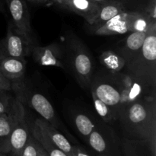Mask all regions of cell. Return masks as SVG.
<instances>
[{"label":"cell","mask_w":156,"mask_h":156,"mask_svg":"<svg viewBox=\"0 0 156 156\" xmlns=\"http://www.w3.org/2000/svg\"><path fill=\"white\" fill-rule=\"evenodd\" d=\"M119 85L121 95L119 115L123 108L136 101L155 98V84L132 75L123 76V79Z\"/></svg>","instance_id":"6"},{"label":"cell","mask_w":156,"mask_h":156,"mask_svg":"<svg viewBox=\"0 0 156 156\" xmlns=\"http://www.w3.org/2000/svg\"><path fill=\"white\" fill-rule=\"evenodd\" d=\"M126 156H141V155H139L138 153L135 152L131 149H129L128 152H126Z\"/></svg>","instance_id":"30"},{"label":"cell","mask_w":156,"mask_h":156,"mask_svg":"<svg viewBox=\"0 0 156 156\" xmlns=\"http://www.w3.org/2000/svg\"><path fill=\"white\" fill-rule=\"evenodd\" d=\"M91 1L94 2L98 3V4H100V5L104 4V3L108 2H111L110 0H91Z\"/></svg>","instance_id":"31"},{"label":"cell","mask_w":156,"mask_h":156,"mask_svg":"<svg viewBox=\"0 0 156 156\" xmlns=\"http://www.w3.org/2000/svg\"><path fill=\"white\" fill-rule=\"evenodd\" d=\"M37 43L22 31L18 30L12 21L9 22L5 37L0 41V52L3 57H20L31 55Z\"/></svg>","instance_id":"5"},{"label":"cell","mask_w":156,"mask_h":156,"mask_svg":"<svg viewBox=\"0 0 156 156\" xmlns=\"http://www.w3.org/2000/svg\"><path fill=\"white\" fill-rule=\"evenodd\" d=\"M30 131L37 141L41 144V146L44 148L47 152L49 156H69L66 153L56 147L53 143L50 140V139L45 135L44 132L37 126L35 123L30 128Z\"/></svg>","instance_id":"18"},{"label":"cell","mask_w":156,"mask_h":156,"mask_svg":"<svg viewBox=\"0 0 156 156\" xmlns=\"http://www.w3.org/2000/svg\"><path fill=\"white\" fill-rule=\"evenodd\" d=\"M74 156H91L85 149L79 146H74Z\"/></svg>","instance_id":"27"},{"label":"cell","mask_w":156,"mask_h":156,"mask_svg":"<svg viewBox=\"0 0 156 156\" xmlns=\"http://www.w3.org/2000/svg\"><path fill=\"white\" fill-rule=\"evenodd\" d=\"M147 34L148 32L145 31L130 32V34L120 42L116 52L126 61V64L140 51Z\"/></svg>","instance_id":"14"},{"label":"cell","mask_w":156,"mask_h":156,"mask_svg":"<svg viewBox=\"0 0 156 156\" xmlns=\"http://www.w3.org/2000/svg\"><path fill=\"white\" fill-rule=\"evenodd\" d=\"M124 5L122 2L117 1H111L108 2L104 3L101 6L98 15L95 21L91 25V30H94L98 27L105 24L107 21L111 20L116 15L121 12H125Z\"/></svg>","instance_id":"17"},{"label":"cell","mask_w":156,"mask_h":156,"mask_svg":"<svg viewBox=\"0 0 156 156\" xmlns=\"http://www.w3.org/2000/svg\"><path fill=\"white\" fill-rule=\"evenodd\" d=\"M91 94H92L93 103H94V108H95L98 115L105 122H111L113 121V120H116L115 117H114V113H113L111 108L108 105H106L105 102L100 100L94 93L91 92Z\"/></svg>","instance_id":"22"},{"label":"cell","mask_w":156,"mask_h":156,"mask_svg":"<svg viewBox=\"0 0 156 156\" xmlns=\"http://www.w3.org/2000/svg\"><path fill=\"white\" fill-rule=\"evenodd\" d=\"M155 25V20L146 12L125 11L93 30V33L96 35H117L133 31L149 32Z\"/></svg>","instance_id":"3"},{"label":"cell","mask_w":156,"mask_h":156,"mask_svg":"<svg viewBox=\"0 0 156 156\" xmlns=\"http://www.w3.org/2000/svg\"><path fill=\"white\" fill-rule=\"evenodd\" d=\"M2 59V53L1 52H0V61H1Z\"/></svg>","instance_id":"35"},{"label":"cell","mask_w":156,"mask_h":156,"mask_svg":"<svg viewBox=\"0 0 156 156\" xmlns=\"http://www.w3.org/2000/svg\"><path fill=\"white\" fill-rule=\"evenodd\" d=\"M127 74L155 84L156 79V25L148 32L140 51L126 62Z\"/></svg>","instance_id":"2"},{"label":"cell","mask_w":156,"mask_h":156,"mask_svg":"<svg viewBox=\"0 0 156 156\" xmlns=\"http://www.w3.org/2000/svg\"><path fill=\"white\" fill-rule=\"evenodd\" d=\"M31 134L30 128L26 119V112L23 105V98L20 93L17 105L16 114L13 127L9 140V152L10 156H20L23 149L27 144Z\"/></svg>","instance_id":"7"},{"label":"cell","mask_w":156,"mask_h":156,"mask_svg":"<svg viewBox=\"0 0 156 156\" xmlns=\"http://www.w3.org/2000/svg\"><path fill=\"white\" fill-rule=\"evenodd\" d=\"M18 88L16 83L11 79L6 78L0 71V90L6 91H16Z\"/></svg>","instance_id":"25"},{"label":"cell","mask_w":156,"mask_h":156,"mask_svg":"<svg viewBox=\"0 0 156 156\" xmlns=\"http://www.w3.org/2000/svg\"><path fill=\"white\" fill-rule=\"evenodd\" d=\"M68 54L70 68L79 85L87 88L93 82L92 58L87 47L78 37L69 36Z\"/></svg>","instance_id":"4"},{"label":"cell","mask_w":156,"mask_h":156,"mask_svg":"<svg viewBox=\"0 0 156 156\" xmlns=\"http://www.w3.org/2000/svg\"><path fill=\"white\" fill-rule=\"evenodd\" d=\"M98 156H103V155H98Z\"/></svg>","instance_id":"36"},{"label":"cell","mask_w":156,"mask_h":156,"mask_svg":"<svg viewBox=\"0 0 156 156\" xmlns=\"http://www.w3.org/2000/svg\"><path fill=\"white\" fill-rule=\"evenodd\" d=\"M50 1L53 2H56L59 5H61V2H62V0H50Z\"/></svg>","instance_id":"32"},{"label":"cell","mask_w":156,"mask_h":156,"mask_svg":"<svg viewBox=\"0 0 156 156\" xmlns=\"http://www.w3.org/2000/svg\"><path fill=\"white\" fill-rule=\"evenodd\" d=\"M0 12H4V9H3V5L2 4L1 0H0Z\"/></svg>","instance_id":"33"},{"label":"cell","mask_w":156,"mask_h":156,"mask_svg":"<svg viewBox=\"0 0 156 156\" xmlns=\"http://www.w3.org/2000/svg\"><path fill=\"white\" fill-rule=\"evenodd\" d=\"M91 92L94 93L100 100L108 105L112 110L115 120L118 119L121 95L119 84L97 81L91 82Z\"/></svg>","instance_id":"9"},{"label":"cell","mask_w":156,"mask_h":156,"mask_svg":"<svg viewBox=\"0 0 156 156\" xmlns=\"http://www.w3.org/2000/svg\"><path fill=\"white\" fill-rule=\"evenodd\" d=\"M146 12L151 18L155 20V0H152L149 5L148 6Z\"/></svg>","instance_id":"26"},{"label":"cell","mask_w":156,"mask_h":156,"mask_svg":"<svg viewBox=\"0 0 156 156\" xmlns=\"http://www.w3.org/2000/svg\"><path fill=\"white\" fill-rule=\"evenodd\" d=\"M10 12L12 23L21 31L34 40L30 26V13L25 0H5Z\"/></svg>","instance_id":"11"},{"label":"cell","mask_w":156,"mask_h":156,"mask_svg":"<svg viewBox=\"0 0 156 156\" xmlns=\"http://www.w3.org/2000/svg\"><path fill=\"white\" fill-rule=\"evenodd\" d=\"M60 5L80 15L91 25L98 15L101 5L91 0H62Z\"/></svg>","instance_id":"12"},{"label":"cell","mask_w":156,"mask_h":156,"mask_svg":"<svg viewBox=\"0 0 156 156\" xmlns=\"http://www.w3.org/2000/svg\"><path fill=\"white\" fill-rule=\"evenodd\" d=\"M20 92L21 95L24 96L27 98L29 106L34 110L43 120L50 123L57 129H59L66 131L56 117V114L53 105L45 96L37 92H24L22 88H20Z\"/></svg>","instance_id":"8"},{"label":"cell","mask_w":156,"mask_h":156,"mask_svg":"<svg viewBox=\"0 0 156 156\" xmlns=\"http://www.w3.org/2000/svg\"><path fill=\"white\" fill-rule=\"evenodd\" d=\"M17 90L15 97L9 93L10 91L0 90V114H9L13 109L17 98Z\"/></svg>","instance_id":"23"},{"label":"cell","mask_w":156,"mask_h":156,"mask_svg":"<svg viewBox=\"0 0 156 156\" xmlns=\"http://www.w3.org/2000/svg\"><path fill=\"white\" fill-rule=\"evenodd\" d=\"M31 55L37 63L44 66H56L66 69L63 64V54L61 46L52 43L45 47L34 45Z\"/></svg>","instance_id":"10"},{"label":"cell","mask_w":156,"mask_h":156,"mask_svg":"<svg viewBox=\"0 0 156 156\" xmlns=\"http://www.w3.org/2000/svg\"><path fill=\"white\" fill-rule=\"evenodd\" d=\"M37 149L38 142L31 133L20 156H37Z\"/></svg>","instance_id":"24"},{"label":"cell","mask_w":156,"mask_h":156,"mask_svg":"<svg viewBox=\"0 0 156 156\" xmlns=\"http://www.w3.org/2000/svg\"><path fill=\"white\" fill-rule=\"evenodd\" d=\"M37 156H49L47 152H46L45 149L41 146L39 143H38V149H37Z\"/></svg>","instance_id":"28"},{"label":"cell","mask_w":156,"mask_h":156,"mask_svg":"<svg viewBox=\"0 0 156 156\" xmlns=\"http://www.w3.org/2000/svg\"><path fill=\"white\" fill-rule=\"evenodd\" d=\"M87 141L91 149L95 151L99 155L112 156L109 143L103 134L96 128L91 133Z\"/></svg>","instance_id":"19"},{"label":"cell","mask_w":156,"mask_h":156,"mask_svg":"<svg viewBox=\"0 0 156 156\" xmlns=\"http://www.w3.org/2000/svg\"><path fill=\"white\" fill-rule=\"evenodd\" d=\"M0 156H10V155H6V154H0Z\"/></svg>","instance_id":"34"},{"label":"cell","mask_w":156,"mask_h":156,"mask_svg":"<svg viewBox=\"0 0 156 156\" xmlns=\"http://www.w3.org/2000/svg\"><path fill=\"white\" fill-rule=\"evenodd\" d=\"M118 120L134 141L145 145L152 156H155V98L130 104L122 110Z\"/></svg>","instance_id":"1"},{"label":"cell","mask_w":156,"mask_h":156,"mask_svg":"<svg viewBox=\"0 0 156 156\" xmlns=\"http://www.w3.org/2000/svg\"><path fill=\"white\" fill-rule=\"evenodd\" d=\"M28 1L32 3H35V4L43 5V4H47V3H48L50 0H28Z\"/></svg>","instance_id":"29"},{"label":"cell","mask_w":156,"mask_h":156,"mask_svg":"<svg viewBox=\"0 0 156 156\" xmlns=\"http://www.w3.org/2000/svg\"><path fill=\"white\" fill-rule=\"evenodd\" d=\"M75 124L80 135L86 140L91 133L96 128L92 120L84 114H79L76 116Z\"/></svg>","instance_id":"21"},{"label":"cell","mask_w":156,"mask_h":156,"mask_svg":"<svg viewBox=\"0 0 156 156\" xmlns=\"http://www.w3.org/2000/svg\"><path fill=\"white\" fill-rule=\"evenodd\" d=\"M101 63L112 72L113 73H117L121 71L126 66V61L123 59L116 51L108 50L101 55Z\"/></svg>","instance_id":"20"},{"label":"cell","mask_w":156,"mask_h":156,"mask_svg":"<svg viewBox=\"0 0 156 156\" xmlns=\"http://www.w3.org/2000/svg\"><path fill=\"white\" fill-rule=\"evenodd\" d=\"M19 97V88L17 90V98L15 106L9 114H0V154L9 152V140L15 121L17 105Z\"/></svg>","instance_id":"15"},{"label":"cell","mask_w":156,"mask_h":156,"mask_svg":"<svg viewBox=\"0 0 156 156\" xmlns=\"http://www.w3.org/2000/svg\"><path fill=\"white\" fill-rule=\"evenodd\" d=\"M34 123L45 133V135L56 147L63 151L69 156H74L75 146L69 141L68 139L63 134L59 132V129L42 118L37 119Z\"/></svg>","instance_id":"13"},{"label":"cell","mask_w":156,"mask_h":156,"mask_svg":"<svg viewBox=\"0 0 156 156\" xmlns=\"http://www.w3.org/2000/svg\"><path fill=\"white\" fill-rule=\"evenodd\" d=\"M26 60L20 57H3L0 61V71L8 79L16 80L24 76Z\"/></svg>","instance_id":"16"}]
</instances>
